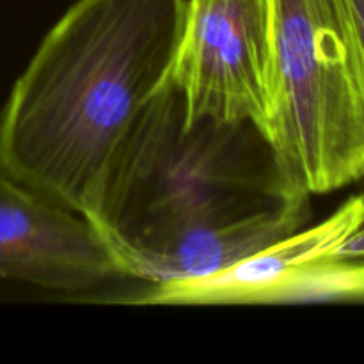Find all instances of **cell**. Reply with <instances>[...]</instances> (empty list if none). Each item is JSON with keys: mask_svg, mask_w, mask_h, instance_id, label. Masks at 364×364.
Returning <instances> with one entry per match:
<instances>
[{"mask_svg": "<svg viewBox=\"0 0 364 364\" xmlns=\"http://www.w3.org/2000/svg\"><path fill=\"white\" fill-rule=\"evenodd\" d=\"M309 198L288 191L251 121L187 124L174 84L149 102L107 180L96 224L132 279L191 281L295 233Z\"/></svg>", "mask_w": 364, "mask_h": 364, "instance_id": "1", "label": "cell"}, {"mask_svg": "<svg viewBox=\"0 0 364 364\" xmlns=\"http://www.w3.org/2000/svg\"><path fill=\"white\" fill-rule=\"evenodd\" d=\"M187 0H77L0 110V171L95 220L139 117L167 84Z\"/></svg>", "mask_w": 364, "mask_h": 364, "instance_id": "2", "label": "cell"}, {"mask_svg": "<svg viewBox=\"0 0 364 364\" xmlns=\"http://www.w3.org/2000/svg\"><path fill=\"white\" fill-rule=\"evenodd\" d=\"M265 137L288 191L364 178V77L343 0H269Z\"/></svg>", "mask_w": 364, "mask_h": 364, "instance_id": "3", "label": "cell"}, {"mask_svg": "<svg viewBox=\"0 0 364 364\" xmlns=\"http://www.w3.org/2000/svg\"><path fill=\"white\" fill-rule=\"evenodd\" d=\"M269 0H187L171 82L185 123H267Z\"/></svg>", "mask_w": 364, "mask_h": 364, "instance_id": "4", "label": "cell"}, {"mask_svg": "<svg viewBox=\"0 0 364 364\" xmlns=\"http://www.w3.org/2000/svg\"><path fill=\"white\" fill-rule=\"evenodd\" d=\"M0 277L84 294L132 279L92 220L0 171Z\"/></svg>", "mask_w": 364, "mask_h": 364, "instance_id": "5", "label": "cell"}, {"mask_svg": "<svg viewBox=\"0 0 364 364\" xmlns=\"http://www.w3.org/2000/svg\"><path fill=\"white\" fill-rule=\"evenodd\" d=\"M364 219V194L347 199L316 226L299 230L226 270L191 281L153 284L132 304L219 306L252 304L255 299L291 270L336 251Z\"/></svg>", "mask_w": 364, "mask_h": 364, "instance_id": "6", "label": "cell"}, {"mask_svg": "<svg viewBox=\"0 0 364 364\" xmlns=\"http://www.w3.org/2000/svg\"><path fill=\"white\" fill-rule=\"evenodd\" d=\"M343 297L345 302L364 304V256H345Z\"/></svg>", "mask_w": 364, "mask_h": 364, "instance_id": "7", "label": "cell"}, {"mask_svg": "<svg viewBox=\"0 0 364 364\" xmlns=\"http://www.w3.org/2000/svg\"><path fill=\"white\" fill-rule=\"evenodd\" d=\"M343 2L345 7H347L348 18H350L352 28H354L355 43H358L364 77V0H343Z\"/></svg>", "mask_w": 364, "mask_h": 364, "instance_id": "8", "label": "cell"}, {"mask_svg": "<svg viewBox=\"0 0 364 364\" xmlns=\"http://www.w3.org/2000/svg\"><path fill=\"white\" fill-rule=\"evenodd\" d=\"M331 255L334 256H364V219L359 224L358 230Z\"/></svg>", "mask_w": 364, "mask_h": 364, "instance_id": "9", "label": "cell"}]
</instances>
